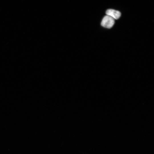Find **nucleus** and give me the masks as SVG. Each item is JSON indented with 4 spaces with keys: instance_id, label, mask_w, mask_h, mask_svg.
<instances>
[{
    "instance_id": "obj_1",
    "label": "nucleus",
    "mask_w": 154,
    "mask_h": 154,
    "mask_svg": "<svg viewBox=\"0 0 154 154\" xmlns=\"http://www.w3.org/2000/svg\"><path fill=\"white\" fill-rule=\"evenodd\" d=\"M115 23L114 19L110 16L106 15L103 18L101 23V25L103 27L110 28Z\"/></svg>"
},
{
    "instance_id": "obj_2",
    "label": "nucleus",
    "mask_w": 154,
    "mask_h": 154,
    "mask_svg": "<svg viewBox=\"0 0 154 154\" xmlns=\"http://www.w3.org/2000/svg\"><path fill=\"white\" fill-rule=\"evenodd\" d=\"M106 15L109 16L114 19H118L121 16V13L118 11L113 9H108L106 11Z\"/></svg>"
}]
</instances>
